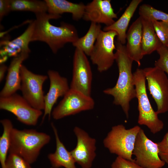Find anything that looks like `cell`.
<instances>
[{
  "label": "cell",
  "mask_w": 168,
  "mask_h": 168,
  "mask_svg": "<svg viewBox=\"0 0 168 168\" xmlns=\"http://www.w3.org/2000/svg\"><path fill=\"white\" fill-rule=\"evenodd\" d=\"M115 44V59L118 68V78L113 87L106 89L103 91L113 97V104L120 106L128 118L130 102L136 97L132 71L134 61L128 54L125 45L118 41Z\"/></svg>",
  "instance_id": "obj_1"
},
{
  "label": "cell",
  "mask_w": 168,
  "mask_h": 168,
  "mask_svg": "<svg viewBox=\"0 0 168 168\" xmlns=\"http://www.w3.org/2000/svg\"><path fill=\"white\" fill-rule=\"evenodd\" d=\"M31 42L40 41L46 43L53 53H57L68 43L72 44L79 38L77 29L73 25L62 22L60 26L51 24L49 21L61 16L48 12L35 14Z\"/></svg>",
  "instance_id": "obj_2"
},
{
  "label": "cell",
  "mask_w": 168,
  "mask_h": 168,
  "mask_svg": "<svg viewBox=\"0 0 168 168\" xmlns=\"http://www.w3.org/2000/svg\"><path fill=\"white\" fill-rule=\"evenodd\" d=\"M49 135L34 129H12L9 153L17 154L31 164L37 160L43 147L48 143Z\"/></svg>",
  "instance_id": "obj_3"
},
{
  "label": "cell",
  "mask_w": 168,
  "mask_h": 168,
  "mask_svg": "<svg viewBox=\"0 0 168 168\" xmlns=\"http://www.w3.org/2000/svg\"><path fill=\"white\" fill-rule=\"evenodd\" d=\"M133 82L138 101L139 115L138 123L147 126L151 133L155 134L163 128L164 124L153 109L147 92L146 79L143 69L137 68L133 73Z\"/></svg>",
  "instance_id": "obj_4"
},
{
  "label": "cell",
  "mask_w": 168,
  "mask_h": 168,
  "mask_svg": "<svg viewBox=\"0 0 168 168\" xmlns=\"http://www.w3.org/2000/svg\"><path fill=\"white\" fill-rule=\"evenodd\" d=\"M141 128L136 125L127 129L123 124L112 127L103 141V145L110 152L118 156L132 161L136 138Z\"/></svg>",
  "instance_id": "obj_5"
},
{
  "label": "cell",
  "mask_w": 168,
  "mask_h": 168,
  "mask_svg": "<svg viewBox=\"0 0 168 168\" xmlns=\"http://www.w3.org/2000/svg\"><path fill=\"white\" fill-rule=\"evenodd\" d=\"M20 90L23 97L34 108L44 110V101L43 86L48 76L34 73L22 64L20 69Z\"/></svg>",
  "instance_id": "obj_6"
},
{
  "label": "cell",
  "mask_w": 168,
  "mask_h": 168,
  "mask_svg": "<svg viewBox=\"0 0 168 168\" xmlns=\"http://www.w3.org/2000/svg\"><path fill=\"white\" fill-rule=\"evenodd\" d=\"M117 35L114 31L101 30L95 42L90 57L100 72L108 70L115 61L114 51L116 49V46L114 40Z\"/></svg>",
  "instance_id": "obj_7"
},
{
  "label": "cell",
  "mask_w": 168,
  "mask_h": 168,
  "mask_svg": "<svg viewBox=\"0 0 168 168\" xmlns=\"http://www.w3.org/2000/svg\"><path fill=\"white\" fill-rule=\"evenodd\" d=\"M148 89L157 107L158 114L168 111V78L166 73L154 67L143 69Z\"/></svg>",
  "instance_id": "obj_8"
},
{
  "label": "cell",
  "mask_w": 168,
  "mask_h": 168,
  "mask_svg": "<svg viewBox=\"0 0 168 168\" xmlns=\"http://www.w3.org/2000/svg\"><path fill=\"white\" fill-rule=\"evenodd\" d=\"M157 143L148 138L141 128L138 133L133 152L134 161L143 168H161L165 163L159 155Z\"/></svg>",
  "instance_id": "obj_9"
},
{
  "label": "cell",
  "mask_w": 168,
  "mask_h": 168,
  "mask_svg": "<svg viewBox=\"0 0 168 168\" xmlns=\"http://www.w3.org/2000/svg\"><path fill=\"white\" fill-rule=\"evenodd\" d=\"M95 102L91 96L70 89L52 112L54 119L58 120L82 111L93 109Z\"/></svg>",
  "instance_id": "obj_10"
},
{
  "label": "cell",
  "mask_w": 168,
  "mask_h": 168,
  "mask_svg": "<svg viewBox=\"0 0 168 168\" xmlns=\"http://www.w3.org/2000/svg\"><path fill=\"white\" fill-rule=\"evenodd\" d=\"M0 109L10 112L18 121L29 125H35L43 113L42 110L33 108L22 96L16 93L0 97Z\"/></svg>",
  "instance_id": "obj_11"
},
{
  "label": "cell",
  "mask_w": 168,
  "mask_h": 168,
  "mask_svg": "<svg viewBox=\"0 0 168 168\" xmlns=\"http://www.w3.org/2000/svg\"><path fill=\"white\" fill-rule=\"evenodd\" d=\"M92 77L91 69L86 55L80 49L76 48L70 89L91 96Z\"/></svg>",
  "instance_id": "obj_12"
},
{
  "label": "cell",
  "mask_w": 168,
  "mask_h": 168,
  "mask_svg": "<svg viewBox=\"0 0 168 168\" xmlns=\"http://www.w3.org/2000/svg\"><path fill=\"white\" fill-rule=\"evenodd\" d=\"M74 133L77 138L76 147L70 151L75 162L82 168H91L96 153L95 139L79 127L76 126Z\"/></svg>",
  "instance_id": "obj_13"
},
{
  "label": "cell",
  "mask_w": 168,
  "mask_h": 168,
  "mask_svg": "<svg viewBox=\"0 0 168 168\" xmlns=\"http://www.w3.org/2000/svg\"><path fill=\"white\" fill-rule=\"evenodd\" d=\"M48 75L50 80L48 92L44 96V108L42 123L47 115L50 119L53 107L60 97L64 96L70 89L67 78L61 76L57 71L49 70Z\"/></svg>",
  "instance_id": "obj_14"
},
{
  "label": "cell",
  "mask_w": 168,
  "mask_h": 168,
  "mask_svg": "<svg viewBox=\"0 0 168 168\" xmlns=\"http://www.w3.org/2000/svg\"><path fill=\"white\" fill-rule=\"evenodd\" d=\"M110 0H93L86 5L83 19L98 24L109 26L117 18L112 7Z\"/></svg>",
  "instance_id": "obj_15"
},
{
  "label": "cell",
  "mask_w": 168,
  "mask_h": 168,
  "mask_svg": "<svg viewBox=\"0 0 168 168\" xmlns=\"http://www.w3.org/2000/svg\"><path fill=\"white\" fill-rule=\"evenodd\" d=\"M29 53L23 52L14 57L7 69L5 85L0 93V97L9 96L20 90V69L23 62L27 58Z\"/></svg>",
  "instance_id": "obj_16"
},
{
  "label": "cell",
  "mask_w": 168,
  "mask_h": 168,
  "mask_svg": "<svg viewBox=\"0 0 168 168\" xmlns=\"http://www.w3.org/2000/svg\"><path fill=\"white\" fill-rule=\"evenodd\" d=\"M142 19L139 16L131 25L126 35L127 52L138 66H140L141 60L143 57L142 49Z\"/></svg>",
  "instance_id": "obj_17"
},
{
  "label": "cell",
  "mask_w": 168,
  "mask_h": 168,
  "mask_svg": "<svg viewBox=\"0 0 168 168\" xmlns=\"http://www.w3.org/2000/svg\"><path fill=\"white\" fill-rule=\"evenodd\" d=\"M34 21H30L26 30L21 35L11 40H3L0 43L2 48L0 50L1 56L15 57L23 52L30 53L29 47L34 27Z\"/></svg>",
  "instance_id": "obj_18"
},
{
  "label": "cell",
  "mask_w": 168,
  "mask_h": 168,
  "mask_svg": "<svg viewBox=\"0 0 168 168\" xmlns=\"http://www.w3.org/2000/svg\"><path fill=\"white\" fill-rule=\"evenodd\" d=\"M48 6V13L61 16L65 13L72 14L73 19L78 21L83 18L86 5L83 3H74L65 0H45Z\"/></svg>",
  "instance_id": "obj_19"
},
{
  "label": "cell",
  "mask_w": 168,
  "mask_h": 168,
  "mask_svg": "<svg viewBox=\"0 0 168 168\" xmlns=\"http://www.w3.org/2000/svg\"><path fill=\"white\" fill-rule=\"evenodd\" d=\"M51 125L54 134L56 144L55 152L48 155V157L54 168L63 167L65 168H76V163L70 152L68 151L61 141L57 129L53 123Z\"/></svg>",
  "instance_id": "obj_20"
},
{
  "label": "cell",
  "mask_w": 168,
  "mask_h": 168,
  "mask_svg": "<svg viewBox=\"0 0 168 168\" xmlns=\"http://www.w3.org/2000/svg\"><path fill=\"white\" fill-rule=\"evenodd\" d=\"M142 1V0H132L119 18L112 25L105 26L103 30L115 31L118 34L117 41L124 45L126 41V31L130 20Z\"/></svg>",
  "instance_id": "obj_21"
},
{
  "label": "cell",
  "mask_w": 168,
  "mask_h": 168,
  "mask_svg": "<svg viewBox=\"0 0 168 168\" xmlns=\"http://www.w3.org/2000/svg\"><path fill=\"white\" fill-rule=\"evenodd\" d=\"M141 18L142 26V49L144 56L156 51L162 44L155 32L152 22Z\"/></svg>",
  "instance_id": "obj_22"
},
{
  "label": "cell",
  "mask_w": 168,
  "mask_h": 168,
  "mask_svg": "<svg viewBox=\"0 0 168 168\" xmlns=\"http://www.w3.org/2000/svg\"><path fill=\"white\" fill-rule=\"evenodd\" d=\"M101 30L100 24L91 22L86 34L83 36L79 38L72 44L76 48L81 49L86 56H90Z\"/></svg>",
  "instance_id": "obj_23"
},
{
  "label": "cell",
  "mask_w": 168,
  "mask_h": 168,
  "mask_svg": "<svg viewBox=\"0 0 168 168\" xmlns=\"http://www.w3.org/2000/svg\"><path fill=\"white\" fill-rule=\"evenodd\" d=\"M10 5L11 11H29L35 14L48 12L44 0H10Z\"/></svg>",
  "instance_id": "obj_24"
},
{
  "label": "cell",
  "mask_w": 168,
  "mask_h": 168,
  "mask_svg": "<svg viewBox=\"0 0 168 168\" xmlns=\"http://www.w3.org/2000/svg\"><path fill=\"white\" fill-rule=\"evenodd\" d=\"M2 125L3 132L0 137V162L2 168H5L7 154L9 152L10 145V135L13 128L11 121L8 119L0 120Z\"/></svg>",
  "instance_id": "obj_25"
},
{
  "label": "cell",
  "mask_w": 168,
  "mask_h": 168,
  "mask_svg": "<svg viewBox=\"0 0 168 168\" xmlns=\"http://www.w3.org/2000/svg\"><path fill=\"white\" fill-rule=\"evenodd\" d=\"M138 12L140 17L152 22L160 20L168 22V13L157 10L148 4L141 5Z\"/></svg>",
  "instance_id": "obj_26"
},
{
  "label": "cell",
  "mask_w": 168,
  "mask_h": 168,
  "mask_svg": "<svg viewBox=\"0 0 168 168\" xmlns=\"http://www.w3.org/2000/svg\"><path fill=\"white\" fill-rule=\"evenodd\" d=\"M30 164L20 156L9 153L6 161L5 168H32Z\"/></svg>",
  "instance_id": "obj_27"
},
{
  "label": "cell",
  "mask_w": 168,
  "mask_h": 168,
  "mask_svg": "<svg viewBox=\"0 0 168 168\" xmlns=\"http://www.w3.org/2000/svg\"><path fill=\"white\" fill-rule=\"evenodd\" d=\"M155 32L162 45L168 44V22L154 21H152Z\"/></svg>",
  "instance_id": "obj_28"
},
{
  "label": "cell",
  "mask_w": 168,
  "mask_h": 168,
  "mask_svg": "<svg viewBox=\"0 0 168 168\" xmlns=\"http://www.w3.org/2000/svg\"><path fill=\"white\" fill-rule=\"evenodd\" d=\"M159 58L155 63V66L162 70L168 75V48L162 45L156 50Z\"/></svg>",
  "instance_id": "obj_29"
},
{
  "label": "cell",
  "mask_w": 168,
  "mask_h": 168,
  "mask_svg": "<svg viewBox=\"0 0 168 168\" xmlns=\"http://www.w3.org/2000/svg\"><path fill=\"white\" fill-rule=\"evenodd\" d=\"M111 168H143L134 161H130L117 156L111 165Z\"/></svg>",
  "instance_id": "obj_30"
},
{
  "label": "cell",
  "mask_w": 168,
  "mask_h": 168,
  "mask_svg": "<svg viewBox=\"0 0 168 168\" xmlns=\"http://www.w3.org/2000/svg\"><path fill=\"white\" fill-rule=\"evenodd\" d=\"M157 144L160 157L165 163L168 164V131L162 140Z\"/></svg>",
  "instance_id": "obj_31"
},
{
  "label": "cell",
  "mask_w": 168,
  "mask_h": 168,
  "mask_svg": "<svg viewBox=\"0 0 168 168\" xmlns=\"http://www.w3.org/2000/svg\"><path fill=\"white\" fill-rule=\"evenodd\" d=\"M11 11L10 0H0V21Z\"/></svg>",
  "instance_id": "obj_32"
},
{
  "label": "cell",
  "mask_w": 168,
  "mask_h": 168,
  "mask_svg": "<svg viewBox=\"0 0 168 168\" xmlns=\"http://www.w3.org/2000/svg\"><path fill=\"white\" fill-rule=\"evenodd\" d=\"M8 69L7 67L4 64H1L0 66V82H1L3 79L5 74L7 70Z\"/></svg>",
  "instance_id": "obj_33"
},
{
  "label": "cell",
  "mask_w": 168,
  "mask_h": 168,
  "mask_svg": "<svg viewBox=\"0 0 168 168\" xmlns=\"http://www.w3.org/2000/svg\"><path fill=\"white\" fill-rule=\"evenodd\" d=\"M168 48V44L166 46Z\"/></svg>",
  "instance_id": "obj_34"
},
{
  "label": "cell",
  "mask_w": 168,
  "mask_h": 168,
  "mask_svg": "<svg viewBox=\"0 0 168 168\" xmlns=\"http://www.w3.org/2000/svg\"><path fill=\"white\" fill-rule=\"evenodd\" d=\"M52 168V167H51V168Z\"/></svg>",
  "instance_id": "obj_35"
}]
</instances>
